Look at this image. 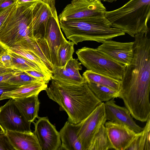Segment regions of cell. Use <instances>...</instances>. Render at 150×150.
I'll use <instances>...</instances> for the list:
<instances>
[{
    "label": "cell",
    "instance_id": "obj_37",
    "mask_svg": "<svg viewBox=\"0 0 150 150\" xmlns=\"http://www.w3.org/2000/svg\"><path fill=\"white\" fill-rule=\"evenodd\" d=\"M16 3V0H0V9L6 8Z\"/></svg>",
    "mask_w": 150,
    "mask_h": 150
},
{
    "label": "cell",
    "instance_id": "obj_38",
    "mask_svg": "<svg viewBox=\"0 0 150 150\" xmlns=\"http://www.w3.org/2000/svg\"><path fill=\"white\" fill-rule=\"evenodd\" d=\"M40 0H16V3L17 4H24L29 2H34Z\"/></svg>",
    "mask_w": 150,
    "mask_h": 150
},
{
    "label": "cell",
    "instance_id": "obj_41",
    "mask_svg": "<svg viewBox=\"0 0 150 150\" xmlns=\"http://www.w3.org/2000/svg\"><path fill=\"white\" fill-rule=\"evenodd\" d=\"M101 1H102L104 2H108L109 3H112L115 2L117 0H100Z\"/></svg>",
    "mask_w": 150,
    "mask_h": 150
},
{
    "label": "cell",
    "instance_id": "obj_32",
    "mask_svg": "<svg viewBox=\"0 0 150 150\" xmlns=\"http://www.w3.org/2000/svg\"><path fill=\"white\" fill-rule=\"evenodd\" d=\"M30 76L33 77L41 81H45L47 83L52 79L51 78L43 74L42 72L35 70H29L24 71Z\"/></svg>",
    "mask_w": 150,
    "mask_h": 150
},
{
    "label": "cell",
    "instance_id": "obj_24",
    "mask_svg": "<svg viewBox=\"0 0 150 150\" xmlns=\"http://www.w3.org/2000/svg\"><path fill=\"white\" fill-rule=\"evenodd\" d=\"M87 83L93 93L101 102L119 98V91L95 83L89 82Z\"/></svg>",
    "mask_w": 150,
    "mask_h": 150
},
{
    "label": "cell",
    "instance_id": "obj_21",
    "mask_svg": "<svg viewBox=\"0 0 150 150\" xmlns=\"http://www.w3.org/2000/svg\"><path fill=\"white\" fill-rule=\"evenodd\" d=\"M150 119L146 121L144 127L136 133L126 150H150Z\"/></svg>",
    "mask_w": 150,
    "mask_h": 150
},
{
    "label": "cell",
    "instance_id": "obj_7",
    "mask_svg": "<svg viewBox=\"0 0 150 150\" xmlns=\"http://www.w3.org/2000/svg\"><path fill=\"white\" fill-rule=\"evenodd\" d=\"M106 8L100 0H72L59 15V21L101 18Z\"/></svg>",
    "mask_w": 150,
    "mask_h": 150
},
{
    "label": "cell",
    "instance_id": "obj_9",
    "mask_svg": "<svg viewBox=\"0 0 150 150\" xmlns=\"http://www.w3.org/2000/svg\"><path fill=\"white\" fill-rule=\"evenodd\" d=\"M31 123L25 119L14 99L10 98L0 107V125L6 131L30 132Z\"/></svg>",
    "mask_w": 150,
    "mask_h": 150
},
{
    "label": "cell",
    "instance_id": "obj_23",
    "mask_svg": "<svg viewBox=\"0 0 150 150\" xmlns=\"http://www.w3.org/2000/svg\"><path fill=\"white\" fill-rule=\"evenodd\" d=\"M113 149L105 125H102L93 138L88 150H108Z\"/></svg>",
    "mask_w": 150,
    "mask_h": 150
},
{
    "label": "cell",
    "instance_id": "obj_14",
    "mask_svg": "<svg viewBox=\"0 0 150 150\" xmlns=\"http://www.w3.org/2000/svg\"><path fill=\"white\" fill-rule=\"evenodd\" d=\"M105 126L112 149L115 150H126L136 133L125 125L109 121Z\"/></svg>",
    "mask_w": 150,
    "mask_h": 150
},
{
    "label": "cell",
    "instance_id": "obj_15",
    "mask_svg": "<svg viewBox=\"0 0 150 150\" xmlns=\"http://www.w3.org/2000/svg\"><path fill=\"white\" fill-rule=\"evenodd\" d=\"M104 105L107 120L125 125L136 133L142 130L134 121L128 110L117 105L114 98L105 102Z\"/></svg>",
    "mask_w": 150,
    "mask_h": 150
},
{
    "label": "cell",
    "instance_id": "obj_27",
    "mask_svg": "<svg viewBox=\"0 0 150 150\" xmlns=\"http://www.w3.org/2000/svg\"><path fill=\"white\" fill-rule=\"evenodd\" d=\"M74 45L72 41L67 40L60 47L58 53L59 67L65 66L68 62L73 57L74 51Z\"/></svg>",
    "mask_w": 150,
    "mask_h": 150
},
{
    "label": "cell",
    "instance_id": "obj_26",
    "mask_svg": "<svg viewBox=\"0 0 150 150\" xmlns=\"http://www.w3.org/2000/svg\"><path fill=\"white\" fill-rule=\"evenodd\" d=\"M8 49L12 58L13 68L23 71L29 70L37 71L45 74L36 63Z\"/></svg>",
    "mask_w": 150,
    "mask_h": 150
},
{
    "label": "cell",
    "instance_id": "obj_42",
    "mask_svg": "<svg viewBox=\"0 0 150 150\" xmlns=\"http://www.w3.org/2000/svg\"><path fill=\"white\" fill-rule=\"evenodd\" d=\"M3 66H4L3 64L0 61V67Z\"/></svg>",
    "mask_w": 150,
    "mask_h": 150
},
{
    "label": "cell",
    "instance_id": "obj_2",
    "mask_svg": "<svg viewBox=\"0 0 150 150\" xmlns=\"http://www.w3.org/2000/svg\"><path fill=\"white\" fill-rule=\"evenodd\" d=\"M45 91L48 97L67 113L68 120L73 124L80 122L101 103L87 82L75 85L52 80Z\"/></svg>",
    "mask_w": 150,
    "mask_h": 150
},
{
    "label": "cell",
    "instance_id": "obj_31",
    "mask_svg": "<svg viewBox=\"0 0 150 150\" xmlns=\"http://www.w3.org/2000/svg\"><path fill=\"white\" fill-rule=\"evenodd\" d=\"M13 67H0V82L6 81L15 74L23 71Z\"/></svg>",
    "mask_w": 150,
    "mask_h": 150
},
{
    "label": "cell",
    "instance_id": "obj_17",
    "mask_svg": "<svg viewBox=\"0 0 150 150\" xmlns=\"http://www.w3.org/2000/svg\"><path fill=\"white\" fill-rule=\"evenodd\" d=\"M79 123L75 124L68 120L59 132L61 141V150H83L77 133Z\"/></svg>",
    "mask_w": 150,
    "mask_h": 150
},
{
    "label": "cell",
    "instance_id": "obj_3",
    "mask_svg": "<svg viewBox=\"0 0 150 150\" xmlns=\"http://www.w3.org/2000/svg\"><path fill=\"white\" fill-rule=\"evenodd\" d=\"M59 21L60 28L67 38L76 45L84 41L102 43L125 34L120 29L111 26L105 17Z\"/></svg>",
    "mask_w": 150,
    "mask_h": 150
},
{
    "label": "cell",
    "instance_id": "obj_33",
    "mask_svg": "<svg viewBox=\"0 0 150 150\" xmlns=\"http://www.w3.org/2000/svg\"><path fill=\"white\" fill-rule=\"evenodd\" d=\"M0 150H15L6 133L0 134Z\"/></svg>",
    "mask_w": 150,
    "mask_h": 150
},
{
    "label": "cell",
    "instance_id": "obj_18",
    "mask_svg": "<svg viewBox=\"0 0 150 150\" xmlns=\"http://www.w3.org/2000/svg\"><path fill=\"white\" fill-rule=\"evenodd\" d=\"M35 54L52 73L53 66L51 63L49 47L45 40L30 38L25 41L18 46Z\"/></svg>",
    "mask_w": 150,
    "mask_h": 150
},
{
    "label": "cell",
    "instance_id": "obj_12",
    "mask_svg": "<svg viewBox=\"0 0 150 150\" xmlns=\"http://www.w3.org/2000/svg\"><path fill=\"white\" fill-rule=\"evenodd\" d=\"M57 12L49 18L44 38L48 44L54 68L59 66L58 53L60 47L67 41L61 29Z\"/></svg>",
    "mask_w": 150,
    "mask_h": 150
},
{
    "label": "cell",
    "instance_id": "obj_36",
    "mask_svg": "<svg viewBox=\"0 0 150 150\" xmlns=\"http://www.w3.org/2000/svg\"><path fill=\"white\" fill-rule=\"evenodd\" d=\"M16 5V3L6 8L0 9V28Z\"/></svg>",
    "mask_w": 150,
    "mask_h": 150
},
{
    "label": "cell",
    "instance_id": "obj_11",
    "mask_svg": "<svg viewBox=\"0 0 150 150\" xmlns=\"http://www.w3.org/2000/svg\"><path fill=\"white\" fill-rule=\"evenodd\" d=\"M56 12L55 0H40L36 2L33 10L32 30L33 39L37 40L44 38L48 18Z\"/></svg>",
    "mask_w": 150,
    "mask_h": 150
},
{
    "label": "cell",
    "instance_id": "obj_28",
    "mask_svg": "<svg viewBox=\"0 0 150 150\" xmlns=\"http://www.w3.org/2000/svg\"><path fill=\"white\" fill-rule=\"evenodd\" d=\"M78 60V58L72 57L67 63L64 67L73 79L80 84L86 82L79 73V70L82 69V64Z\"/></svg>",
    "mask_w": 150,
    "mask_h": 150
},
{
    "label": "cell",
    "instance_id": "obj_4",
    "mask_svg": "<svg viewBox=\"0 0 150 150\" xmlns=\"http://www.w3.org/2000/svg\"><path fill=\"white\" fill-rule=\"evenodd\" d=\"M105 16L111 26L132 37L138 33H148L150 0H130L117 9L106 11Z\"/></svg>",
    "mask_w": 150,
    "mask_h": 150
},
{
    "label": "cell",
    "instance_id": "obj_25",
    "mask_svg": "<svg viewBox=\"0 0 150 150\" xmlns=\"http://www.w3.org/2000/svg\"><path fill=\"white\" fill-rule=\"evenodd\" d=\"M7 49L36 63L41 68L46 76L51 77L52 79V71L47 68L40 59L33 52L18 46H16Z\"/></svg>",
    "mask_w": 150,
    "mask_h": 150
},
{
    "label": "cell",
    "instance_id": "obj_40",
    "mask_svg": "<svg viewBox=\"0 0 150 150\" xmlns=\"http://www.w3.org/2000/svg\"><path fill=\"white\" fill-rule=\"evenodd\" d=\"M5 133L6 131L0 125V134Z\"/></svg>",
    "mask_w": 150,
    "mask_h": 150
},
{
    "label": "cell",
    "instance_id": "obj_5",
    "mask_svg": "<svg viewBox=\"0 0 150 150\" xmlns=\"http://www.w3.org/2000/svg\"><path fill=\"white\" fill-rule=\"evenodd\" d=\"M37 1L16 5L0 28V42L7 48L33 38V10Z\"/></svg>",
    "mask_w": 150,
    "mask_h": 150
},
{
    "label": "cell",
    "instance_id": "obj_35",
    "mask_svg": "<svg viewBox=\"0 0 150 150\" xmlns=\"http://www.w3.org/2000/svg\"><path fill=\"white\" fill-rule=\"evenodd\" d=\"M0 61L5 67L13 68L12 58L7 49L0 54Z\"/></svg>",
    "mask_w": 150,
    "mask_h": 150
},
{
    "label": "cell",
    "instance_id": "obj_8",
    "mask_svg": "<svg viewBox=\"0 0 150 150\" xmlns=\"http://www.w3.org/2000/svg\"><path fill=\"white\" fill-rule=\"evenodd\" d=\"M107 120L104 103L101 102L83 120L79 123L77 133L83 150H88L91 141Z\"/></svg>",
    "mask_w": 150,
    "mask_h": 150
},
{
    "label": "cell",
    "instance_id": "obj_30",
    "mask_svg": "<svg viewBox=\"0 0 150 150\" xmlns=\"http://www.w3.org/2000/svg\"><path fill=\"white\" fill-rule=\"evenodd\" d=\"M5 81L13 84L22 86L41 81L30 76L24 71H23L15 74Z\"/></svg>",
    "mask_w": 150,
    "mask_h": 150
},
{
    "label": "cell",
    "instance_id": "obj_16",
    "mask_svg": "<svg viewBox=\"0 0 150 150\" xmlns=\"http://www.w3.org/2000/svg\"><path fill=\"white\" fill-rule=\"evenodd\" d=\"M6 134L15 150H41L33 132L6 131Z\"/></svg>",
    "mask_w": 150,
    "mask_h": 150
},
{
    "label": "cell",
    "instance_id": "obj_19",
    "mask_svg": "<svg viewBox=\"0 0 150 150\" xmlns=\"http://www.w3.org/2000/svg\"><path fill=\"white\" fill-rule=\"evenodd\" d=\"M47 87V83L45 81L33 83L20 86L12 91L4 93L1 97V100L11 98L14 99L39 95Z\"/></svg>",
    "mask_w": 150,
    "mask_h": 150
},
{
    "label": "cell",
    "instance_id": "obj_1",
    "mask_svg": "<svg viewBox=\"0 0 150 150\" xmlns=\"http://www.w3.org/2000/svg\"><path fill=\"white\" fill-rule=\"evenodd\" d=\"M134 38L133 58L126 66L119 98L133 117L145 122L150 117V38L148 33Z\"/></svg>",
    "mask_w": 150,
    "mask_h": 150
},
{
    "label": "cell",
    "instance_id": "obj_39",
    "mask_svg": "<svg viewBox=\"0 0 150 150\" xmlns=\"http://www.w3.org/2000/svg\"><path fill=\"white\" fill-rule=\"evenodd\" d=\"M7 49V48L0 42V54Z\"/></svg>",
    "mask_w": 150,
    "mask_h": 150
},
{
    "label": "cell",
    "instance_id": "obj_20",
    "mask_svg": "<svg viewBox=\"0 0 150 150\" xmlns=\"http://www.w3.org/2000/svg\"><path fill=\"white\" fill-rule=\"evenodd\" d=\"M38 95L14 99L16 104L25 119L31 123L33 122L36 118L39 117L40 102Z\"/></svg>",
    "mask_w": 150,
    "mask_h": 150
},
{
    "label": "cell",
    "instance_id": "obj_10",
    "mask_svg": "<svg viewBox=\"0 0 150 150\" xmlns=\"http://www.w3.org/2000/svg\"><path fill=\"white\" fill-rule=\"evenodd\" d=\"M34 123L33 132L41 150H61V141L59 132L47 117H38Z\"/></svg>",
    "mask_w": 150,
    "mask_h": 150
},
{
    "label": "cell",
    "instance_id": "obj_43",
    "mask_svg": "<svg viewBox=\"0 0 150 150\" xmlns=\"http://www.w3.org/2000/svg\"><path fill=\"white\" fill-rule=\"evenodd\" d=\"M80 0L87 1H91V0Z\"/></svg>",
    "mask_w": 150,
    "mask_h": 150
},
{
    "label": "cell",
    "instance_id": "obj_13",
    "mask_svg": "<svg viewBox=\"0 0 150 150\" xmlns=\"http://www.w3.org/2000/svg\"><path fill=\"white\" fill-rule=\"evenodd\" d=\"M97 49L115 60L127 66L133 56L134 41L122 42L111 40L103 42Z\"/></svg>",
    "mask_w": 150,
    "mask_h": 150
},
{
    "label": "cell",
    "instance_id": "obj_34",
    "mask_svg": "<svg viewBox=\"0 0 150 150\" xmlns=\"http://www.w3.org/2000/svg\"><path fill=\"white\" fill-rule=\"evenodd\" d=\"M20 86L5 81L0 82V100H2L1 97L4 93L16 89Z\"/></svg>",
    "mask_w": 150,
    "mask_h": 150
},
{
    "label": "cell",
    "instance_id": "obj_6",
    "mask_svg": "<svg viewBox=\"0 0 150 150\" xmlns=\"http://www.w3.org/2000/svg\"><path fill=\"white\" fill-rule=\"evenodd\" d=\"M78 59L87 70L121 81L125 65L96 49L83 47L76 52Z\"/></svg>",
    "mask_w": 150,
    "mask_h": 150
},
{
    "label": "cell",
    "instance_id": "obj_22",
    "mask_svg": "<svg viewBox=\"0 0 150 150\" xmlns=\"http://www.w3.org/2000/svg\"><path fill=\"white\" fill-rule=\"evenodd\" d=\"M83 77L87 83L92 82L119 91L121 81L111 78L87 70L83 74Z\"/></svg>",
    "mask_w": 150,
    "mask_h": 150
},
{
    "label": "cell",
    "instance_id": "obj_29",
    "mask_svg": "<svg viewBox=\"0 0 150 150\" xmlns=\"http://www.w3.org/2000/svg\"><path fill=\"white\" fill-rule=\"evenodd\" d=\"M52 73V80L67 84L79 85L65 69L64 66L54 68Z\"/></svg>",
    "mask_w": 150,
    "mask_h": 150
}]
</instances>
